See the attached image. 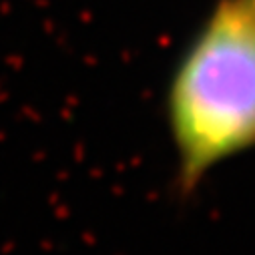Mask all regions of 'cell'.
I'll return each instance as SVG.
<instances>
[{
	"instance_id": "cell-2",
	"label": "cell",
	"mask_w": 255,
	"mask_h": 255,
	"mask_svg": "<svg viewBox=\"0 0 255 255\" xmlns=\"http://www.w3.org/2000/svg\"><path fill=\"white\" fill-rule=\"evenodd\" d=\"M249 4H251V6L255 8V0H249Z\"/></svg>"
},
{
	"instance_id": "cell-1",
	"label": "cell",
	"mask_w": 255,
	"mask_h": 255,
	"mask_svg": "<svg viewBox=\"0 0 255 255\" xmlns=\"http://www.w3.org/2000/svg\"><path fill=\"white\" fill-rule=\"evenodd\" d=\"M171 121L181 185L255 145V8L223 2L191 44L173 81Z\"/></svg>"
}]
</instances>
